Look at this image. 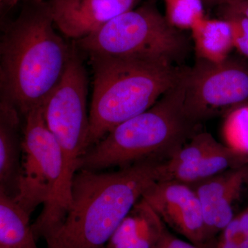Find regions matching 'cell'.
<instances>
[{
    "instance_id": "6da1fadb",
    "label": "cell",
    "mask_w": 248,
    "mask_h": 248,
    "mask_svg": "<svg viewBox=\"0 0 248 248\" xmlns=\"http://www.w3.org/2000/svg\"><path fill=\"white\" fill-rule=\"evenodd\" d=\"M165 161H140L111 172L79 170L72 182L71 208L47 248H106L147 189L162 179Z\"/></svg>"
},
{
    "instance_id": "7a4b0ae2",
    "label": "cell",
    "mask_w": 248,
    "mask_h": 248,
    "mask_svg": "<svg viewBox=\"0 0 248 248\" xmlns=\"http://www.w3.org/2000/svg\"><path fill=\"white\" fill-rule=\"evenodd\" d=\"M48 3L24 11L0 43L1 99L21 115L43 105L60 82L73 49L55 32Z\"/></svg>"
},
{
    "instance_id": "3957f363",
    "label": "cell",
    "mask_w": 248,
    "mask_h": 248,
    "mask_svg": "<svg viewBox=\"0 0 248 248\" xmlns=\"http://www.w3.org/2000/svg\"><path fill=\"white\" fill-rule=\"evenodd\" d=\"M89 57L94 79L90 147L120 124L153 107L182 79L187 68L164 60Z\"/></svg>"
},
{
    "instance_id": "277c9868",
    "label": "cell",
    "mask_w": 248,
    "mask_h": 248,
    "mask_svg": "<svg viewBox=\"0 0 248 248\" xmlns=\"http://www.w3.org/2000/svg\"><path fill=\"white\" fill-rule=\"evenodd\" d=\"M184 76L148 110L120 124L90 147L79 170L123 169L140 161L170 159L197 133L198 124L184 112Z\"/></svg>"
},
{
    "instance_id": "5b68a950",
    "label": "cell",
    "mask_w": 248,
    "mask_h": 248,
    "mask_svg": "<svg viewBox=\"0 0 248 248\" xmlns=\"http://www.w3.org/2000/svg\"><path fill=\"white\" fill-rule=\"evenodd\" d=\"M24 117L20 177L14 200L31 216L43 205L32 228L36 239L47 242L64 221L71 195L65 186L63 153L46 123L43 105Z\"/></svg>"
},
{
    "instance_id": "8992f818",
    "label": "cell",
    "mask_w": 248,
    "mask_h": 248,
    "mask_svg": "<svg viewBox=\"0 0 248 248\" xmlns=\"http://www.w3.org/2000/svg\"><path fill=\"white\" fill-rule=\"evenodd\" d=\"M76 43L89 56L164 60L179 66L189 49L187 37L153 1L120 15Z\"/></svg>"
},
{
    "instance_id": "52a82bcc",
    "label": "cell",
    "mask_w": 248,
    "mask_h": 248,
    "mask_svg": "<svg viewBox=\"0 0 248 248\" xmlns=\"http://www.w3.org/2000/svg\"><path fill=\"white\" fill-rule=\"evenodd\" d=\"M87 94L86 70L73 50L62 79L43 104L46 123L63 153L65 186L70 192L80 161L90 147Z\"/></svg>"
},
{
    "instance_id": "ba28073f",
    "label": "cell",
    "mask_w": 248,
    "mask_h": 248,
    "mask_svg": "<svg viewBox=\"0 0 248 248\" xmlns=\"http://www.w3.org/2000/svg\"><path fill=\"white\" fill-rule=\"evenodd\" d=\"M184 110L196 124L226 116L248 104V62L230 55L221 62L197 58L184 76Z\"/></svg>"
},
{
    "instance_id": "9c48e42d",
    "label": "cell",
    "mask_w": 248,
    "mask_h": 248,
    "mask_svg": "<svg viewBox=\"0 0 248 248\" xmlns=\"http://www.w3.org/2000/svg\"><path fill=\"white\" fill-rule=\"evenodd\" d=\"M142 198L165 224L192 244L202 247L208 241L203 208L195 189L189 184L158 181L147 189Z\"/></svg>"
},
{
    "instance_id": "30bf717a",
    "label": "cell",
    "mask_w": 248,
    "mask_h": 248,
    "mask_svg": "<svg viewBox=\"0 0 248 248\" xmlns=\"http://www.w3.org/2000/svg\"><path fill=\"white\" fill-rule=\"evenodd\" d=\"M141 0H50L54 24L68 38L79 40L96 32Z\"/></svg>"
},
{
    "instance_id": "8fae6325",
    "label": "cell",
    "mask_w": 248,
    "mask_h": 248,
    "mask_svg": "<svg viewBox=\"0 0 248 248\" xmlns=\"http://www.w3.org/2000/svg\"><path fill=\"white\" fill-rule=\"evenodd\" d=\"M248 183V164L191 184L203 208L208 239L221 232L234 218V204Z\"/></svg>"
},
{
    "instance_id": "7c38bea8",
    "label": "cell",
    "mask_w": 248,
    "mask_h": 248,
    "mask_svg": "<svg viewBox=\"0 0 248 248\" xmlns=\"http://www.w3.org/2000/svg\"><path fill=\"white\" fill-rule=\"evenodd\" d=\"M11 103H0V190L16 197L20 177L23 136L20 116Z\"/></svg>"
},
{
    "instance_id": "4fadbf2b",
    "label": "cell",
    "mask_w": 248,
    "mask_h": 248,
    "mask_svg": "<svg viewBox=\"0 0 248 248\" xmlns=\"http://www.w3.org/2000/svg\"><path fill=\"white\" fill-rule=\"evenodd\" d=\"M166 225L143 198L134 205L106 248H154Z\"/></svg>"
},
{
    "instance_id": "5bb4252c",
    "label": "cell",
    "mask_w": 248,
    "mask_h": 248,
    "mask_svg": "<svg viewBox=\"0 0 248 248\" xmlns=\"http://www.w3.org/2000/svg\"><path fill=\"white\" fill-rule=\"evenodd\" d=\"M247 164L248 159L222 143L219 148L196 162L170 166L165 161L161 180H176L191 185Z\"/></svg>"
},
{
    "instance_id": "9a60e30c",
    "label": "cell",
    "mask_w": 248,
    "mask_h": 248,
    "mask_svg": "<svg viewBox=\"0 0 248 248\" xmlns=\"http://www.w3.org/2000/svg\"><path fill=\"white\" fill-rule=\"evenodd\" d=\"M191 31L197 58L223 62L234 48L231 27L226 19L204 17Z\"/></svg>"
},
{
    "instance_id": "2e32d148",
    "label": "cell",
    "mask_w": 248,
    "mask_h": 248,
    "mask_svg": "<svg viewBox=\"0 0 248 248\" xmlns=\"http://www.w3.org/2000/svg\"><path fill=\"white\" fill-rule=\"evenodd\" d=\"M30 218L14 197L0 190V246L39 248Z\"/></svg>"
},
{
    "instance_id": "e0dca14e",
    "label": "cell",
    "mask_w": 248,
    "mask_h": 248,
    "mask_svg": "<svg viewBox=\"0 0 248 248\" xmlns=\"http://www.w3.org/2000/svg\"><path fill=\"white\" fill-rule=\"evenodd\" d=\"M224 117L221 128L224 144L248 159V104L235 108Z\"/></svg>"
},
{
    "instance_id": "ac0fdd59",
    "label": "cell",
    "mask_w": 248,
    "mask_h": 248,
    "mask_svg": "<svg viewBox=\"0 0 248 248\" xmlns=\"http://www.w3.org/2000/svg\"><path fill=\"white\" fill-rule=\"evenodd\" d=\"M170 24L179 30L192 29L204 17L202 0H164Z\"/></svg>"
},
{
    "instance_id": "d6986e66",
    "label": "cell",
    "mask_w": 248,
    "mask_h": 248,
    "mask_svg": "<svg viewBox=\"0 0 248 248\" xmlns=\"http://www.w3.org/2000/svg\"><path fill=\"white\" fill-rule=\"evenodd\" d=\"M221 144L211 134L197 133L166 161V164L173 166L196 162L215 151Z\"/></svg>"
},
{
    "instance_id": "ffe728a7",
    "label": "cell",
    "mask_w": 248,
    "mask_h": 248,
    "mask_svg": "<svg viewBox=\"0 0 248 248\" xmlns=\"http://www.w3.org/2000/svg\"><path fill=\"white\" fill-rule=\"evenodd\" d=\"M223 19L231 25L234 47L241 55L248 59V17L241 11L224 6Z\"/></svg>"
},
{
    "instance_id": "44dd1931",
    "label": "cell",
    "mask_w": 248,
    "mask_h": 248,
    "mask_svg": "<svg viewBox=\"0 0 248 248\" xmlns=\"http://www.w3.org/2000/svg\"><path fill=\"white\" fill-rule=\"evenodd\" d=\"M239 219L237 215H235L234 218L221 231L219 239L234 241L238 243L239 239Z\"/></svg>"
},
{
    "instance_id": "7402d4cb",
    "label": "cell",
    "mask_w": 248,
    "mask_h": 248,
    "mask_svg": "<svg viewBox=\"0 0 248 248\" xmlns=\"http://www.w3.org/2000/svg\"><path fill=\"white\" fill-rule=\"evenodd\" d=\"M239 219V239L238 241L240 248H248V205L238 215Z\"/></svg>"
},
{
    "instance_id": "603a6c76",
    "label": "cell",
    "mask_w": 248,
    "mask_h": 248,
    "mask_svg": "<svg viewBox=\"0 0 248 248\" xmlns=\"http://www.w3.org/2000/svg\"><path fill=\"white\" fill-rule=\"evenodd\" d=\"M169 239L170 242L174 248H202L200 246L192 244L191 242H186L184 240L176 237L174 235L171 234L170 232H169Z\"/></svg>"
},
{
    "instance_id": "cb8c5ba5",
    "label": "cell",
    "mask_w": 248,
    "mask_h": 248,
    "mask_svg": "<svg viewBox=\"0 0 248 248\" xmlns=\"http://www.w3.org/2000/svg\"><path fill=\"white\" fill-rule=\"evenodd\" d=\"M169 232L167 228H166V231L161 235V238H160L159 241H158L154 248H174L169 241Z\"/></svg>"
},
{
    "instance_id": "d4e9b609",
    "label": "cell",
    "mask_w": 248,
    "mask_h": 248,
    "mask_svg": "<svg viewBox=\"0 0 248 248\" xmlns=\"http://www.w3.org/2000/svg\"><path fill=\"white\" fill-rule=\"evenodd\" d=\"M203 2L211 4H221L224 6H236L245 0H202Z\"/></svg>"
},
{
    "instance_id": "484cf974",
    "label": "cell",
    "mask_w": 248,
    "mask_h": 248,
    "mask_svg": "<svg viewBox=\"0 0 248 248\" xmlns=\"http://www.w3.org/2000/svg\"><path fill=\"white\" fill-rule=\"evenodd\" d=\"M216 248H240L239 244L236 241H226V240L219 239Z\"/></svg>"
},
{
    "instance_id": "4316f807",
    "label": "cell",
    "mask_w": 248,
    "mask_h": 248,
    "mask_svg": "<svg viewBox=\"0 0 248 248\" xmlns=\"http://www.w3.org/2000/svg\"><path fill=\"white\" fill-rule=\"evenodd\" d=\"M233 9L237 10V11H241V13L246 15L248 17V0H245L243 2L236 5V6H229Z\"/></svg>"
},
{
    "instance_id": "83f0119b",
    "label": "cell",
    "mask_w": 248,
    "mask_h": 248,
    "mask_svg": "<svg viewBox=\"0 0 248 248\" xmlns=\"http://www.w3.org/2000/svg\"><path fill=\"white\" fill-rule=\"evenodd\" d=\"M1 1H7V2H11L12 4H15V3L17 2L19 0H1Z\"/></svg>"
},
{
    "instance_id": "f1b7e54d",
    "label": "cell",
    "mask_w": 248,
    "mask_h": 248,
    "mask_svg": "<svg viewBox=\"0 0 248 248\" xmlns=\"http://www.w3.org/2000/svg\"><path fill=\"white\" fill-rule=\"evenodd\" d=\"M0 248H9L4 247V246H0Z\"/></svg>"
}]
</instances>
